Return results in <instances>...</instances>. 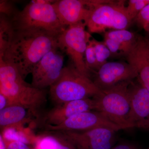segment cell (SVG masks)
<instances>
[{
  "label": "cell",
  "instance_id": "obj_23",
  "mask_svg": "<svg viewBox=\"0 0 149 149\" xmlns=\"http://www.w3.org/2000/svg\"><path fill=\"white\" fill-rule=\"evenodd\" d=\"M133 21L142 29H144L149 24V3L140 12Z\"/></svg>",
  "mask_w": 149,
  "mask_h": 149
},
{
  "label": "cell",
  "instance_id": "obj_16",
  "mask_svg": "<svg viewBox=\"0 0 149 149\" xmlns=\"http://www.w3.org/2000/svg\"><path fill=\"white\" fill-rule=\"evenodd\" d=\"M35 149H76L72 143L60 133L48 131V133L39 136Z\"/></svg>",
  "mask_w": 149,
  "mask_h": 149
},
{
  "label": "cell",
  "instance_id": "obj_20",
  "mask_svg": "<svg viewBox=\"0 0 149 149\" xmlns=\"http://www.w3.org/2000/svg\"><path fill=\"white\" fill-rule=\"evenodd\" d=\"M85 64L91 72L92 77L93 74L100 68L97 61L94 46L91 39L89 41L85 51Z\"/></svg>",
  "mask_w": 149,
  "mask_h": 149
},
{
  "label": "cell",
  "instance_id": "obj_6",
  "mask_svg": "<svg viewBox=\"0 0 149 149\" xmlns=\"http://www.w3.org/2000/svg\"><path fill=\"white\" fill-rule=\"evenodd\" d=\"M8 19L13 27L42 29L57 35L67 27L61 23L52 4H40L32 1Z\"/></svg>",
  "mask_w": 149,
  "mask_h": 149
},
{
  "label": "cell",
  "instance_id": "obj_5",
  "mask_svg": "<svg viewBox=\"0 0 149 149\" xmlns=\"http://www.w3.org/2000/svg\"><path fill=\"white\" fill-rule=\"evenodd\" d=\"M131 22L125 1L104 0L92 8L85 24L89 33L100 34L108 29H127Z\"/></svg>",
  "mask_w": 149,
  "mask_h": 149
},
{
  "label": "cell",
  "instance_id": "obj_24",
  "mask_svg": "<svg viewBox=\"0 0 149 149\" xmlns=\"http://www.w3.org/2000/svg\"><path fill=\"white\" fill-rule=\"evenodd\" d=\"M6 149H35L31 145L16 141H7L4 140Z\"/></svg>",
  "mask_w": 149,
  "mask_h": 149
},
{
  "label": "cell",
  "instance_id": "obj_27",
  "mask_svg": "<svg viewBox=\"0 0 149 149\" xmlns=\"http://www.w3.org/2000/svg\"><path fill=\"white\" fill-rule=\"evenodd\" d=\"M144 29L146 31V32L149 33V24H148L146 27H145V28H144Z\"/></svg>",
  "mask_w": 149,
  "mask_h": 149
},
{
  "label": "cell",
  "instance_id": "obj_22",
  "mask_svg": "<svg viewBox=\"0 0 149 149\" xmlns=\"http://www.w3.org/2000/svg\"><path fill=\"white\" fill-rule=\"evenodd\" d=\"M104 42L110 52L111 56L118 57L122 55L126 56V54L125 49L115 40L108 38H104Z\"/></svg>",
  "mask_w": 149,
  "mask_h": 149
},
{
  "label": "cell",
  "instance_id": "obj_1",
  "mask_svg": "<svg viewBox=\"0 0 149 149\" xmlns=\"http://www.w3.org/2000/svg\"><path fill=\"white\" fill-rule=\"evenodd\" d=\"M0 56L15 67L23 79L46 54L58 47L59 35L34 28H17L1 19Z\"/></svg>",
  "mask_w": 149,
  "mask_h": 149
},
{
  "label": "cell",
  "instance_id": "obj_3",
  "mask_svg": "<svg viewBox=\"0 0 149 149\" xmlns=\"http://www.w3.org/2000/svg\"><path fill=\"white\" fill-rule=\"evenodd\" d=\"M91 78L81 74L72 64L65 67L61 75L50 87V97L56 104L93 98L101 93Z\"/></svg>",
  "mask_w": 149,
  "mask_h": 149
},
{
  "label": "cell",
  "instance_id": "obj_17",
  "mask_svg": "<svg viewBox=\"0 0 149 149\" xmlns=\"http://www.w3.org/2000/svg\"><path fill=\"white\" fill-rule=\"evenodd\" d=\"M1 135L5 141H16L35 145L39 136H35L31 129L24 126L8 127L1 130Z\"/></svg>",
  "mask_w": 149,
  "mask_h": 149
},
{
  "label": "cell",
  "instance_id": "obj_21",
  "mask_svg": "<svg viewBox=\"0 0 149 149\" xmlns=\"http://www.w3.org/2000/svg\"><path fill=\"white\" fill-rule=\"evenodd\" d=\"M149 3V0H130L126 10L131 21H133L140 12Z\"/></svg>",
  "mask_w": 149,
  "mask_h": 149
},
{
  "label": "cell",
  "instance_id": "obj_12",
  "mask_svg": "<svg viewBox=\"0 0 149 149\" xmlns=\"http://www.w3.org/2000/svg\"><path fill=\"white\" fill-rule=\"evenodd\" d=\"M131 108L129 125L131 128L149 130V92L138 78L129 86Z\"/></svg>",
  "mask_w": 149,
  "mask_h": 149
},
{
  "label": "cell",
  "instance_id": "obj_26",
  "mask_svg": "<svg viewBox=\"0 0 149 149\" xmlns=\"http://www.w3.org/2000/svg\"><path fill=\"white\" fill-rule=\"evenodd\" d=\"M10 105L8 99L3 94L0 93V110Z\"/></svg>",
  "mask_w": 149,
  "mask_h": 149
},
{
  "label": "cell",
  "instance_id": "obj_13",
  "mask_svg": "<svg viewBox=\"0 0 149 149\" xmlns=\"http://www.w3.org/2000/svg\"><path fill=\"white\" fill-rule=\"evenodd\" d=\"M103 0H58L52 4L57 15L63 25L65 27L85 22L91 9Z\"/></svg>",
  "mask_w": 149,
  "mask_h": 149
},
{
  "label": "cell",
  "instance_id": "obj_10",
  "mask_svg": "<svg viewBox=\"0 0 149 149\" xmlns=\"http://www.w3.org/2000/svg\"><path fill=\"white\" fill-rule=\"evenodd\" d=\"M116 132L109 128H99L85 131L58 132L76 149H111L114 147Z\"/></svg>",
  "mask_w": 149,
  "mask_h": 149
},
{
  "label": "cell",
  "instance_id": "obj_4",
  "mask_svg": "<svg viewBox=\"0 0 149 149\" xmlns=\"http://www.w3.org/2000/svg\"><path fill=\"white\" fill-rule=\"evenodd\" d=\"M131 81L119 83L93 97L94 111L125 129L132 128L128 122L131 108L129 86Z\"/></svg>",
  "mask_w": 149,
  "mask_h": 149
},
{
  "label": "cell",
  "instance_id": "obj_8",
  "mask_svg": "<svg viewBox=\"0 0 149 149\" xmlns=\"http://www.w3.org/2000/svg\"><path fill=\"white\" fill-rule=\"evenodd\" d=\"M64 59V54L58 47L46 54L32 70V86L42 90L50 88L61 75Z\"/></svg>",
  "mask_w": 149,
  "mask_h": 149
},
{
  "label": "cell",
  "instance_id": "obj_25",
  "mask_svg": "<svg viewBox=\"0 0 149 149\" xmlns=\"http://www.w3.org/2000/svg\"><path fill=\"white\" fill-rule=\"evenodd\" d=\"M111 149H139L134 144L128 143H122L113 147Z\"/></svg>",
  "mask_w": 149,
  "mask_h": 149
},
{
  "label": "cell",
  "instance_id": "obj_14",
  "mask_svg": "<svg viewBox=\"0 0 149 149\" xmlns=\"http://www.w3.org/2000/svg\"><path fill=\"white\" fill-rule=\"evenodd\" d=\"M93 98L66 102L56 106L44 115L42 121L46 125H56L81 113L94 110Z\"/></svg>",
  "mask_w": 149,
  "mask_h": 149
},
{
  "label": "cell",
  "instance_id": "obj_2",
  "mask_svg": "<svg viewBox=\"0 0 149 149\" xmlns=\"http://www.w3.org/2000/svg\"><path fill=\"white\" fill-rule=\"evenodd\" d=\"M24 80L15 67L0 56V93L7 98L10 105L22 106L39 117V111L47 101L46 91Z\"/></svg>",
  "mask_w": 149,
  "mask_h": 149
},
{
  "label": "cell",
  "instance_id": "obj_15",
  "mask_svg": "<svg viewBox=\"0 0 149 149\" xmlns=\"http://www.w3.org/2000/svg\"><path fill=\"white\" fill-rule=\"evenodd\" d=\"M35 116L30 110L17 104H13L0 110L1 130L8 127L24 126L32 123Z\"/></svg>",
  "mask_w": 149,
  "mask_h": 149
},
{
  "label": "cell",
  "instance_id": "obj_11",
  "mask_svg": "<svg viewBox=\"0 0 149 149\" xmlns=\"http://www.w3.org/2000/svg\"><path fill=\"white\" fill-rule=\"evenodd\" d=\"M138 77L136 70L128 63L107 62L93 74L92 80L101 91H105Z\"/></svg>",
  "mask_w": 149,
  "mask_h": 149
},
{
  "label": "cell",
  "instance_id": "obj_18",
  "mask_svg": "<svg viewBox=\"0 0 149 149\" xmlns=\"http://www.w3.org/2000/svg\"><path fill=\"white\" fill-rule=\"evenodd\" d=\"M136 37L137 35L126 29L107 31L104 35V38L115 40L122 45L125 49L126 55L136 42Z\"/></svg>",
  "mask_w": 149,
  "mask_h": 149
},
{
  "label": "cell",
  "instance_id": "obj_28",
  "mask_svg": "<svg viewBox=\"0 0 149 149\" xmlns=\"http://www.w3.org/2000/svg\"><path fill=\"white\" fill-rule=\"evenodd\" d=\"M147 149H149V147H148V148Z\"/></svg>",
  "mask_w": 149,
  "mask_h": 149
},
{
  "label": "cell",
  "instance_id": "obj_7",
  "mask_svg": "<svg viewBox=\"0 0 149 149\" xmlns=\"http://www.w3.org/2000/svg\"><path fill=\"white\" fill-rule=\"evenodd\" d=\"M85 22L66 27L58 38L61 51L68 56L72 64L81 74L92 79V74L85 64L86 48L91 40V33L85 30Z\"/></svg>",
  "mask_w": 149,
  "mask_h": 149
},
{
  "label": "cell",
  "instance_id": "obj_19",
  "mask_svg": "<svg viewBox=\"0 0 149 149\" xmlns=\"http://www.w3.org/2000/svg\"><path fill=\"white\" fill-rule=\"evenodd\" d=\"M91 40L94 46L96 58L100 68L107 62V60L111 56V53L104 41H98L94 38L91 39Z\"/></svg>",
  "mask_w": 149,
  "mask_h": 149
},
{
  "label": "cell",
  "instance_id": "obj_9",
  "mask_svg": "<svg viewBox=\"0 0 149 149\" xmlns=\"http://www.w3.org/2000/svg\"><path fill=\"white\" fill-rule=\"evenodd\" d=\"M99 128H107L116 131L125 129L108 119L100 113L90 111L75 115L56 125H46L47 131H85Z\"/></svg>",
  "mask_w": 149,
  "mask_h": 149
}]
</instances>
